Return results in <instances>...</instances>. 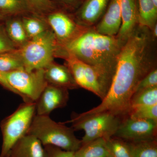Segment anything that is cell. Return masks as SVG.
I'll list each match as a JSON object with an SVG mask.
<instances>
[{
  "label": "cell",
  "mask_w": 157,
  "mask_h": 157,
  "mask_svg": "<svg viewBox=\"0 0 157 157\" xmlns=\"http://www.w3.org/2000/svg\"><path fill=\"white\" fill-rule=\"evenodd\" d=\"M157 39L153 36L151 31L137 26L119 52L107 96L97 107L78 115L109 112L122 117L126 116L137 85L157 68Z\"/></svg>",
  "instance_id": "6da1fadb"
},
{
  "label": "cell",
  "mask_w": 157,
  "mask_h": 157,
  "mask_svg": "<svg viewBox=\"0 0 157 157\" xmlns=\"http://www.w3.org/2000/svg\"><path fill=\"white\" fill-rule=\"evenodd\" d=\"M122 46L116 36L99 33L91 28L73 42L60 47L58 57L69 54L88 64L115 70L118 55Z\"/></svg>",
  "instance_id": "7a4b0ae2"
},
{
  "label": "cell",
  "mask_w": 157,
  "mask_h": 157,
  "mask_svg": "<svg viewBox=\"0 0 157 157\" xmlns=\"http://www.w3.org/2000/svg\"><path fill=\"white\" fill-rule=\"evenodd\" d=\"M78 87L91 92L104 100L109 91L115 70L88 64L69 54L62 57Z\"/></svg>",
  "instance_id": "3957f363"
},
{
  "label": "cell",
  "mask_w": 157,
  "mask_h": 157,
  "mask_svg": "<svg viewBox=\"0 0 157 157\" xmlns=\"http://www.w3.org/2000/svg\"><path fill=\"white\" fill-rule=\"evenodd\" d=\"M74 130L64 125L57 123L49 116L34 117L27 134L33 135L43 146L51 145L64 150L75 152L82 145L81 140L76 138Z\"/></svg>",
  "instance_id": "277c9868"
},
{
  "label": "cell",
  "mask_w": 157,
  "mask_h": 157,
  "mask_svg": "<svg viewBox=\"0 0 157 157\" xmlns=\"http://www.w3.org/2000/svg\"><path fill=\"white\" fill-rule=\"evenodd\" d=\"M60 48L56 38L51 29L17 48L23 63L29 71L44 69L56 57Z\"/></svg>",
  "instance_id": "5b68a950"
},
{
  "label": "cell",
  "mask_w": 157,
  "mask_h": 157,
  "mask_svg": "<svg viewBox=\"0 0 157 157\" xmlns=\"http://www.w3.org/2000/svg\"><path fill=\"white\" fill-rule=\"evenodd\" d=\"M124 117L109 112H101L86 116L74 113L68 122L74 131L83 130L82 144L99 138L105 139L115 135Z\"/></svg>",
  "instance_id": "8992f818"
},
{
  "label": "cell",
  "mask_w": 157,
  "mask_h": 157,
  "mask_svg": "<svg viewBox=\"0 0 157 157\" xmlns=\"http://www.w3.org/2000/svg\"><path fill=\"white\" fill-rule=\"evenodd\" d=\"M36 115V103L24 102L2 121L3 142L0 157L7 156L14 144L28 134Z\"/></svg>",
  "instance_id": "52a82bcc"
},
{
  "label": "cell",
  "mask_w": 157,
  "mask_h": 157,
  "mask_svg": "<svg viewBox=\"0 0 157 157\" xmlns=\"http://www.w3.org/2000/svg\"><path fill=\"white\" fill-rule=\"evenodd\" d=\"M3 74L14 93L20 96L25 103H36L48 85L44 69L29 71L23 68Z\"/></svg>",
  "instance_id": "ba28073f"
},
{
  "label": "cell",
  "mask_w": 157,
  "mask_h": 157,
  "mask_svg": "<svg viewBox=\"0 0 157 157\" xmlns=\"http://www.w3.org/2000/svg\"><path fill=\"white\" fill-rule=\"evenodd\" d=\"M44 17L60 47L73 42L91 28L78 23L73 15L64 10L56 9Z\"/></svg>",
  "instance_id": "9c48e42d"
},
{
  "label": "cell",
  "mask_w": 157,
  "mask_h": 157,
  "mask_svg": "<svg viewBox=\"0 0 157 157\" xmlns=\"http://www.w3.org/2000/svg\"><path fill=\"white\" fill-rule=\"evenodd\" d=\"M157 122L124 117L114 136L129 142L156 139Z\"/></svg>",
  "instance_id": "30bf717a"
},
{
  "label": "cell",
  "mask_w": 157,
  "mask_h": 157,
  "mask_svg": "<svg viewBox=\"0 0 157 157\" xmlns=\"http://www.w3.org/2000/svg\"><path fill=\"white\" fill-rule=\"evenodd\" d=\"M69 99L68 89L48 84L36 103V114L49 116L55 109L65 107Z\"/></svg>",
  "instance_id": "8fae6325"
},
{
  "label": "cell",
  "mask_w": 157,
  "mask_h": 157,
  "mask_svg": "<svg viewBox=\"0 0 157 157\" xmlns=\"http://www.w3.org/2000/svg\"><path fill=\"white\" fill-rule=\"evenodd\" d=\"M109 0H84L73 17L81 25L87 28L95 26L106 11Z\"/></svg>",
  "instance_id": "7c38bea8"
},
{
  "label": "cell",
  "mask_w": 157,
  "mask_h": 157,
  "mask_svg": "<svg viewBox=\"0 0 157 157\" xmlns=\"http://www.w3.org/2000/svg\"><path fill=\"white\" fill-rule=\"evenodd\" d=\"M121 24V0H109L103 17L92 29L99 33L116 36Z\"/></svg>",
  "instance_id": "4fadbf2b"
},
{
  "label": "cell",
  "mask_w": 157,
  "mask_h": 157,
  "mask_svg": "<svg viewBox=\"0 0 157 157\" xmlns=\"http://www.w3.org/2000/svg\"><path fill=\"white\" fill-rule=\"evenodd\" d=\"M121 24L116 36L123 45L138 25L137 0H121Z\"/></svg>",
  "instance_id": "5bb4252c"
},
{
  "label": "cell",
  "mask_w": 157,
  "mask_h": 157,
  "mask_svg": "<svg viewBox=\"0 0 157 157\" xmlns=\"http://www.w3.org/2000/svg\"><path fill=\"white\" fill-rule=\"evenodd\" d=\"M44 76L48 84L68 90L79 87L67 66L52 62L44 69Z\"/></svg>",
  "instance_id": "9a60e30c"
},
{
  "label": "cell",
  "mask_w": 157,
  "mask_h": 157,
  "mask_svg": "<svg viewBox=\"0 0 157 157\" xmlns=\"http://www.w3.org/2000/svg\"><path fill=\"white\" fill-rule=\"evenodd\" d=\"M6 157H47L44 146L36 137L27 134L14 144Z\"/></svg>",
  "instance_id": "2e32d148"
},
{
  "label": "cell",
  "mask_w": 157,
  "mask_h": 157,
  "mask_svg": "<svg viewBox=\"0 0 157 157\" xmlns=\"http://www.w3.org/2000/svg\"><path fill=\"white\" fill-rule=\"evenodd\" d=\"M6 33L16 48L25 45L29 40L21 16L7 17L4 21Z\"/></svg>",
  "instance_id": "e0dca14e"
},
{
  "label": "cell",
  "mask_w": 157,
  "mask_h": 157,
  "mask_svg": "<svg viewBox=\"0 0 157 157\" xmlns=\"http://www.w3.org/2000/svg\"><path fill=\"white\" fill-rule=\"evenodd\" d=\"M138 24L151 30L157 23V8L152 0H137Z\"/></svg>",
  "instance_id": "ac0fdd59"
},
{
  "label": "cell",
  "mask_w": 157,
  "mask_h": 157,
  "mask_svg": "<svg viewBox=\"0 0 157 157\" xmlns=\"http://www.w3.org/2000/svg\"><path fill=\"white\" fill-rule=\"evenodd\" d=\"M23 24L29 40L42 35L50 29L45 17L33 14L21 16Z\"/></svg>",
  "instance_id": "d6986e66"
},
{
  "label": "cell",
  "mask_w": 157,
  "mask_h": 157,
  "mask_svg": "<svg viewBox=\"0 0 157 157\" xmlns=\"http://www.w3.org/2000/svg\"><path fill=\"white\" fill-rule=\"evenodd\" d=\"M109 155L104 138H98L82 144L75 152V157H106Z\"/></svg>",
  "instance_id": "ffe728a7"
},
{
  "label": "cell",
  "mask_w": 157,
  "mask_h": 157,
  "mask_svg": "<svg viewBox=\"0 0 157 157\" xmlns=\"http://www.w3.org/2000/svg\"><path fill=\"white\" fill-rule=\"evenodd\" d=\"M0 14L7 18L32 13L26 0H0Z\"/></svg>",
  "instance_id": "44dd1931"
},
{
  "label": "cell",
  "mask_w": 157,
  "mask_h": 157,
  "mask_svg": "<svg viewBox=\"0 0 157 157\" xmlns=\"http://www.w3.org/2000/svg\"><path fill=\"white\" fill-rule=\"evenodd\" d=\"M23 68V63L17 48L0 53V72L9 73Z\"/></svg>",
  "instance_id": "7402d4cb"
},
{
  "label": "cell",
  "mask_w": 157,
  "mask_h": 157,
  "mask_svg": "<svg viewBox=\"0 0 157 157\" xmlns=\"http://www.w3.org/2000/svg\"><path fill=\"white\" fill-rule=\"evenodd\" d=\"M109 153L113 157H132L130 142L115 136L106 139Z\"/></svg>",
  "instance_id": "603a6c76"
},
{
  "label": "cell",
  "mask_w": 157,
  "mask_h": 157,
  "mask_svg": "<svg viewBox=\"0 0 157 157\" xmlns=\"http://www.w3.org/2000/svg\"><path fill=\"white\" fill-rule=\"evenodd\" d=\"M130 143L132 157H157L156 139Z\"/></svg>",
  "instance_id": "cb8c5ba5"
},
{
  "label": "cell",
  "mask_w": 157,
  "mask_h": 157,
  "mask_svg": "<svg viewBox=\"0 0 157 157\" xmlns=\"http://www.w3.org/2000/svg\"><path fill=\"white\" fill-rule=\"evenodd\" d=\"M155 104H157V86L135 94L130 102L129 110L134 107Z\"/></svg>",
  "instance_id": "d4e9b609"
},
{
  "label": "cell",
  "mask_w": 157,
  "mask_h": 157,
  "mask_svg": "<svg viewBox=\"0 0 157 157\" xmlns=\"http://www.w3.org/2000/svg\"><path fill=\"white\" fill-rule=\"evenodd\" d=\"M32 14L44 17L56 10L52 0H26Z\"/></svg>",
  "instance_id": "484cf974"
},
{
  "label": "cell",
  "mask_w": 157,
  "mask_h": 157,
  "mask_svg": "<svg viewBox=\"0 0 157 157\" xmlns=\"http://www.w3.org/2000/svg\"><path fill=\"white\" fill-rule=\"evenodd\" d=\"M127 115L133 118L157 122V104L134 107L129 110Z\"/></svg>",
  "instance_id": "4316f807"
},
{
  "label": "cell",
  "mask_w": 157,
  "mask_h": 157,
  "mask_svg": "<svg viewBox=\"0 0 157 157\" xmlns=\"http://www.w3.org/2000/svg\"><path fill=\"white\" fill-rule=\"evenodd\" d=\"M157 86V69L156 68L152 70L140 82L135 90V94Z\"/></svg>",
  "instance_id": "83f0119b"
},
{
  "label": "cell",
  "mask_w": 157,
  "mask_h": 157,
  "mask_svg": "<svg viewBox=\"0 0 157 157\" xmlns=\"http://www.w3.org/2000/svg\"><path fill=\"white\" fill-rule=\"evenodd\" d=\"M16 49L6 33L4 21L0 22V53Z\"/></svg>",
  "instance_id": "f1b7e54d"
},
{
  "label": "cell",
  "mask_w": 157,
  "mask_h": 157,
  "mask_svg": "<svg viewBox=\"0 0 157 157\" xmlns=\"http://www.w3.org/2000/svg\"><path fill=\"white\" fill-rule=\"evenodd\" d=\"M47 157H75V152L64 150L57 147L51 145L44 146Z\"/></svg>",
  "instance_id": "f546056e"
},
{
  "label": "cell",
  "mask_w": 157,
  "mask_h": 157,
  "mask_svg": "<svg viewBox=\"0 0 157 157\" xmlns=\"http://www.w3.org/2000/svg\"><path fill=\"white\" fill-rule=\"evenodd\" d=\"M64 9L73 10L78 8L79 0H56Z\"/></svg>",
  "instance_id": "4dcf8cb0"
},
{
  "label": "cell",
  "mask_w": 157,
  "mask_h": 157,
  "mask_svg": "<svg viewBox=\"0 0 157 157\" xmlns=\"http://www.w3.org/2000/svg\"><path fill=\"white\" fill-rule=\"evenodd\" d=\"M0 84L6 89L11 91L12 92L14 93L13 89L10 86V85L8 83V82L6 80V78H5V76H4L3 73L0 72Z\"/></svg>",
  "instance_id": "1f68e13d"
},
{
  "label": "cell",
  "mask_w": 157,
  "mask_h": 157,
  "mask_svg": "<svg viewBox=\"0 0 157 157\" xmlns=\"http://www.w3.org/2000/svg\"><path fill=\"white\" fill-rule=\"evenodd\" d=\"M151 31L152 35L154 38L157 39V23L155 24Z\"/></svg>",
  "instance_id": "d6a6232c"
},
{
  "label": "cell",
  "mask_w": 157,
  "mask_h": 157,
  "mask_svg": "<svg viewBox=\"0 0 157 157\" xmlns=\"http://www.w3.org/2000/svg\"><path fill=\"white\" fill-rule=\"evenodd\" d=\"M6 17H4L3 15L0 14V22H2V21H4L5 19H6Z\"/></svg>",
  "instance_id": "836d02e7"
},
{
  "label": "cell",
  "mask_w": 157,
  "mask_h": 157,
  "mask_svg": "<svg viewBox=\"0 0 157 157\" xmlns=\"http://www.w3.org/2000/svg\"><path fill=\"white\" fill-rule=\"evenodd\" d=\"M155 6L157 8V0H152Z\"/></svg>",
  "instance_id": "e575fe53"
},
{
  "label": "cell",
  "mask_w": 157,
  "mask_h": 157,
  "mask_svg": "<svg viewBox=\"0 0 157 157\" xmlns=\"http://www.w3.org/2000/svg\"><path fill=\"white\" fill-rule=\"evenodd\" d=\"M106 157H113L112 156V155H109L107 156Z\"/></svg>",
  "instance_id": "d590c367"
}]
</instances>
